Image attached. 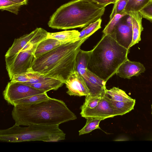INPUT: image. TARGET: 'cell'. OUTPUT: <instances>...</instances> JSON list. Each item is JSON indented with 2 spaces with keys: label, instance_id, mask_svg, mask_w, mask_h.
I'll use <instances>...</instances> for the list:
<instances>
[{
  "label": "cell",
  "instance_id": "30",
  "mask_svg": "<svg viewBox=\"0 0 152 152\" xmlns=\"http://www.w3.org/2000/svg\"><path fill=\"white\" fill-rule=\"evenodd\" d=\"M29 80L28 73H26L15 75L10 80L12 82L24 83L28 82Z\"/></svg>",
  "mask_w": 152,
  "mask_h": 152
},
{
  "label": "cell",
  "instance_id": "34",
  "mask_svg": "<svg viewBox=\"0 0 152 152\" xmlns=\"http://www.w3.org/2000/svg\"><path fill=\"white\" fill-rule=\"evenodd\" d=\"M151 108L152 109V104L151 105Z\"/></svg>",
  "mask_w": 152,
  "mask_h": 152
},
{
  "label": "cell",
  "instance_id": "10",
  "mask_svg": "<svg viewBox=\"0 0 152 152\" xmlns=\"http://www.w3.org/2000/svg\"><path fill=\"white\" fill-rule=\"evenodd\" d=\"M65 84L68 89L66 93L70 96H81L90 95L89 90L84 78L76 71L71 74Z\"/></svg>",
  "mask_w": 152,
  "mask_h": 152
},
{
  "label": "cell",
  "instance_id": "11",
  "mask_svg": "<svg viewBox=\"0 0 152 152\" xmlns=\"http://www.w3.org/2000/svg\"><path fill=\"white\" fill-rule=\"evenodd\" d=\"M111 34L119 44L127 49H130L132 40V25L127 22L120 21Z\"/></svg>",
  "mask_w": 152,
  "mask_h": 152
},
{
  "label": "cell",
  "instance_id": "12",
  "mask_svg": "<svg viewBox=\"0 0 152 152\" xmlns=\"http://www.w3.org/2000/svg\"><path fill=\"white\" fill-rule=\"evenodd\" d=\"M145 70L143 65L140 62L127 59L120 66L116 74L121 78L130 79L133 76H138Z\"/></svg>",
  "mask_w": 152,
  "mask_h": 152
},
{
  "label": "cell",
  "instance_id": "9",
  "mask_svg": "<svg viewBox=\"0 0 152 152\" xmlns=\"http://www.w3.org/2000/svg\"><path fill=\"white\" fill-rule=\"evenodd\" d=\"M81 110L80 114L82 117L85 118L93 117L100 118L103 120L117 116L108 100L107 94L102 97L98 105L92 109L85 108Z\"/></svg>",
  "mask_w": 152,
  "mask_h": 152
},
{
  "label": "cell",
  "instance_id": "27",
  "mask_svg": "<svg viewBox=\"0 0 152 152\" xmlns=\"http://www.w3.org/2000/svg\"><path fill=\"white\" fill-rule=\"evenodd\" d=\"M128 1L129 0H118L116 1L114 4L112 12L110 16V19L116 14L125 12V10Z\"/></svg>",
  "mask_w": 152,
  "mask_h": 152
},
{
  "label": "cell",
  "instance_id": "21",
  "mask_svg": "<svg viewBox=\"0 0 152 152\" xmlns=\"http://www.w3.org/2000/svg\"><path fill=\"white\" fill-rule=\"evenodd\" d=\"M85 118L86 119V124L79 131V135L88 133L95 129H100L99 124L100 122L103 120L102 119L93 117H87Z\"/></svg>",
  "mask_w": 152,
  "mask_h": 152
},
{
  "label": "cell",
  "instance_id": "18",
  "mask_svg": "<svg viewBox=\"0 0 152 152\" xmlns=\"http://www.w3.org/2000/svg\"><path fill=\"white\" fill-rule=\"evenodd\" d=\"M64 83L58 80L48 77L41 82L29 85L47 92L51 90H56L62 87Z\"/></svg>",
  "mask_w": 152,
  "mask_h": 152
},
{
  "label": "cell",
  "instance_id": "7",
  "mask_svg": "<svg viewBox=\"0 0 152 152\" xmlns=\"http://www.w3.org/2000/svg\"><path fill=\"white\" fill-rule=\"evenodd\" d=\"M48 32L41 28H37L31 33L14 39L5 57L10 56L19 52L30 49L37 46L43 39L47 38Z\"/></svg>",
  "mask_w": 152,
  "mask_h": 152
},
{
  "label": "cell",
  "instance_id": "25",
  "mask_svg": "<svg viewBox=\"0 0 152 152\" xmlns=\"http://www.w3.org/2000/svg\"><path fill=\"white\" fill-rule=\"evenodd\" d=\"M150 0H129L125 10L127 13L131 11H139Z\"/></svg>",
  "mask_w": 152,
  "mask_h": 152
},
{
  "label": "cell",
  "instance_id": "26",
  "mask_svg": "<svg viewBox=\"0 0 152 152\" xmlns=\"http://www.w3.org/2000/svg\"><path fill=\"white\" fill-rule=\"evenodd\" d=\"M104 95H89L86 96L85 102L81 106L80 109L85 108L92 109L98 105L102 97Z\"/></svg>",
  "mask_w": 152,
  "mask_h": 152
},
{
  "label": "cell",
  "instance_id": "23",
  "mask_svg": "<svg viewBox=\"0 0 152 152\" xmlns=\"http://www.w3.org/2000/svg\"><path fill=\"white\" fill-rule=\"evenodd\" d=\"M128 15L124 12L116 14L110 19L109 22L105 27L102 32L104 34H110L114 31L115 28L120 21V20L124 17Z\"/></svg>",
  "mask_w": 152,
  "mask_h": 152
},
{
  "label": "cell",
  "instance_id": "22",
  "mask_svg": "<svg viewBox=\"0 0 152 152\" xmlns=\"http://www.w3.org/2000/svg\"><path fill=\"white\" fill-rule=\"evenodd\" d=\"M106 93L111 97L112 100L118 101H128L133 99L129 96L123 90L114 87L110 89H107Z\"/></svg>",
  "mask_w": 152,
  "mask_h": 152
},
{
  "label": "cell",
  "instance_id": "14",
  "mask_svg": "<svg viewBox=\"0 0 152 152\" xmlns=\"http://www.w3.org/2000/svg\"><path fill=\"white\" fill-rule=\"evenodd\" d=\"M131 19L132 31V40L130 48L141 41V34L143 28L142 24L143 18L139 11H131L127 13Z\"/></svg>",
  "mask_w": 152,
  "mask_h": 152
},
{
  "label": "cell",
  "instance_id": "35",
  "mask_svg": "<svg viewBox=\"0 0 152 152\" xmlns=\"http://www.w3.org/2000/svg\"><path fill=\"white\" fill-rule=\"evenodd\" d=\"M150 1H152V0H150Z\"/></svg>",
  "mask_w": 152,
  "mask_h": 152
},
{
  "label": "cell",
  "instance_id": "5",
  "mask_svg": "<svg viewBox=\"0 0 152 152\" xmlns=\"http://www.w3.org/2000/svg\"><path fill=\"white\" fill-rule=\"evenodd\" d=\"M15 124L12 127L0 130V141L18 142L42 141L56 142L65 139L66 134L59 125L32 124L26 127Z\"/></svg>",
  "mask_w": 152,
  "mask_h": 152
},
{
  "label": "cell",
  "instance_id": "8",
  "mask_svg": "<svg viewBox=\"0 0 152 152\" xmlns=\"http://www.w3.org/2000/svg\"><path fill=\"white\" fill-rule=\"evenodd\" d=\"M45 92L26 84L10 81L7 85L3 94L4 100L12 105L15 101Z\"/></svg>",
  "mask_w": 152,
  "mask_h": 152
},
{
  "label": "cell",
  "instance_id": "16",
  "mask_svg": "<svg viewBox=\"0 0 152 152\" xmlns=\"http://www.w3.org/2000/svg\"><path fill=\"white\" fill-rule=\"evenodd\" d=\"M64 43H65L56 39L47 37L37 45L34 53V58L38 57Z\"/></svg>",
  "mask_w": 152,
  "mask_h": 152
},
{
  "label": "cell",
  "instance_id": "29",
  "mask_svg": "<svg viewBox=\"0 0 152 152\" xmlns=\"http://www.w3.org/2000/svg\"><path fill=\"white\" fill-rule=\"evenodd\" d=\"M143 18L152 22V1H150L139 11Z\"/></svg>",
  "mask_w": 152,
  "mask_h": 152
},
{
  "label": "cell",
  "instance_id": "1",
  "mask_svg": "<svg viewBox=\"0 0 152 152\" xmlns=\"http://www.w3.org/2000/svg\"><path fill=\"white\" fill-rule=\"evenodd\" d=\"M12 115L15 124L26 126L59 125L77 118L64 102L50 97L37 103L14 106Z\"/></svg>",
  "mask_w": 152,
  "mask_h": 152
},
{
  "label": "cell",
  "instance_id": "37",
  "mask_svg": "<svg viewBox=\"0 0 152 152\" xmlns=\"http://www.w3.org/2000/svg\"><path fill=\"white\" fill-rule=\"evenodd\" d=\"M118 0H116V1H117Z\"/></svg>",
  "mask_w": 152,
  "mask_h": 152
},
{
  "label": "cell",
  "instance_id": "13",
  "mask_svg": "<svg viewBox=\"0 0 152 152\" xmlns=\"http://www.w3.org/2000/svg\"><path fill=\"white\" fill-rule=\"evenodd\" d=\"M84 79L89 90L90 95L103 96L106 94L107 90L106 87V82L88 69Z\"/></svg>",
  "mask_w": 152,
  "mask_h": 152
},
{
  "label": "cell",
  "instance_id": "4",
  "mask_svg": "<svg viewBox=\"0 0 152 152\" xmlns=\"http://www.w3.org/2000/svg\"><path fill=\"white\" fill-rule=\"evenodd\" d=\"M105 7L91 0H73L61 6L48 23L53 28L66 30L85 27L101 18Z\"/></svg>",
  "mask_w": 152,
  "mask_h": 152
},
{
  "label": "cell",
  "instance_id": "20",
  "mask_svg": "<svg viewBox=\"0 0 152 152\" xmlns=\"http://www.w3.org/2000/svg\"><path fill=\"white\" fill-rule=\"evenodd\" d=\"M50 98L48 95L47 92H45L15 101L12 103V105L14 106L31 104L46 100Z\"/></svg>",
  "mask_w": 152,
  "mask_h": 152
},
{
  "label": "cell",
  "instance_id": "32",
  "mask_svg": "<svg viewBox=\"0 0 152 152\" xmlns=\"http://www.w3.org/2000/svg\"><path fill=\"white\" fill-rule=\"evenodd\" d=\"M17 3L21 4L23 5H26L28 2V0H10Z\"/></svg>",
  "mask_w": 152,
  "mask_h": 152
},
{
  "label": "cell",
  "instance_id": "36",
  "mask_svg": "<svg viewBox=\"0 0 152 152\" xmlns=\"http://www.w3.org/2000/svg\"></svg>",
  "mask_w": 152,
  "mask_h": 152
},
{
  "label": "cell",
  "instance_id": "24",
  "mask_svg": "<svg viewBox=\"0 0 152 152\" xmlns=\"http://www.w3.org/2000/svg\"><path fill=\"white\" fill-rule=\"evenodd\" d=\"M23 4L17 3L10 0H0V9L2 11H8L18 15Z\"/></svg>",
  "mask_w": 152,
  "mask_h": 152
},
{
  "label": "cell",
  "instance_id": "19",
  "mask_svg": "<svg viewBox=\"0 0 152 152\" xmlns=\"http://www.w3.org/2000/svg\"><path fill=\"white\" fill-rule=\"evenodd\" d=\"M108 100L117 115H122L133 110L135 104V99L128 101H118L111 100L108 97Z\"/></svg>",
  "mask_w": 152,
  "mask_h": 152
},
{
  "label": "cell",
  "instance_id": "2",
  "mask_svg": "<svg viewBox=\"0 0 152 152\" xmlns=\"http://www.w3.org/2000/svg\"><path fill=\"white\" fill-rule=\"evenodd\" d=\"M89 37L60 45L33 60L31 71L65 83L74 71L75 58L82 45Z\"/></svg>",
  "mask_w": 152,
  "mask_h": 152
},
{
  "label": "cell",
  "instance_id": "6",
  "mask_svg": "<svg viewBox=\"0 0 152 152\" xmlns=\"http://www.w3.org/2000/svg\"><path fill=\"white\" fill-rule=\"evenodd\" d=\"M36 47L5 57L6 69L10 80L15 75L31 72Z\"/></svg>",
  "mask_w": 152,
  "mask_h": 152
},
{
  "label": "cell",
  "instance_id": "17",
  "mask_svg": "<svg viewBox=\"0 0 152 152\" xmlns=\"http://www.w3.org/2000/svg\"><path fill=\"white\" fill-rule=\"evenodd\" d=\"M79 35L80 32L78 31L72 30L55 33L48 32L47 38H53L66 43L78 40Z\"/></svg>",
  "mask_w": 152,
  "mask_h": 152
},
{
  "label": "cell",
  "instance_id": "31",
  "mask_svg": "<svg viewBox=\"0 0 152 152\" xmlns=\"http://www.w3.org/2000/svg\"><path fill=\"white\" fill-rule=\"evenodd\" d=\"M91 0L98 5L104 7L110 4H114L116 1V0Z\"/></svg>",
  "mask_w": 152,
  "mask_h": 152
},
{
  "label": "cell",
  "instance_id": "3",
  "mask_svg": "<svg viewBox=\"0 0 152 152\" xmlns=\"http://www.w3.org/2000/svg\"><path fill=\"white\" fill-rule=\"evenodd\" d=\"M91 50L87 69L106 82L128 59L129 49L119 44L112 34H104Z\"/></svg>",
  "mask_w": 152,
  "mask_h": 152
},
{
  "label": "cell",
  "instance_id": "33",
  "mask_svg": "<svg viewBox=\"0 0 152 152\" xmlns=\"http://www.w3.org/2000/svg\"><path fill=\"white\" fill-rule=\"evenodd\" d=\"M86 27H85L80 32V35L79 36V39L86 37L85 35L86 31Z\"/></svg>",
  "mask_w": 152,
  "mask_h": 152
},
{
  "label": "cell",
  "instance_id": "28",
  "mask_svg": "<svg viewBox=\"0 0 152 152\" xmlns=\"http://www.w3.org/2000/svg\"><path fill=\"white\" fill-rule=\"evenodd\" d=\"M102 20L101 18L93 22L86 27L85 37H89L101 28Z\"/></svg>",
  "mask_w": 152,
  "mask_h": 152
},
{
  "label": "cell",
  "instance_id": "15",
  "mask_svg": "<svg viewBox=\"0 0 152 152\" xmlns=\"http://www.w3.org/2000/svg\"><path fill=\"white\" fill-rule=\"evenodd\" d=\"M91 50L86 51L80 49L75 58L74 71L78 72L84 78L86 71Z\"/></svg>",
  "mask_w": 152,
  "mask_h": 152
}]
</instances>
